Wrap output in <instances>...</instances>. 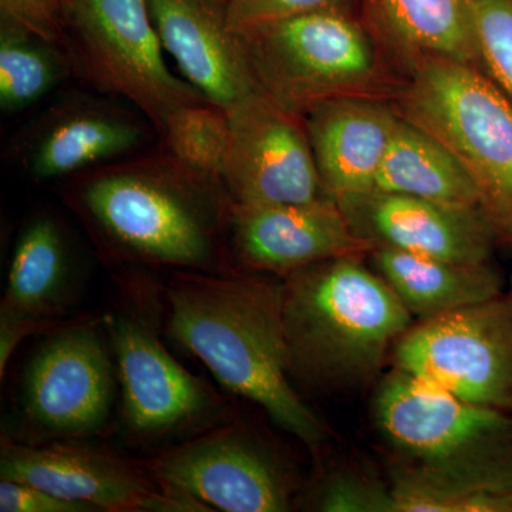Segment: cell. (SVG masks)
Here are the masks:
<instances>
[{"label":"cell","mask_w":512,"mask_h":512,"mask_svg":"<svg viewBox=\"0 0 512 512\" xmlns=\"http://www.w3.org/2000/svg\"><path fill=\"white\" fill-rule=\"evenodd\" d=\"M0 478L36 485L99 511H211L198 501L165 491L144 464L136 466L110 451L72 440L30 446L3 437Z\"/></svg>","instance_id":"cell-13"},{"label":"cell","mask_w":512,"mask_h":512,"mask_svg":"<svg viewBox=\"0 0 512 512\" xmlns=\"http://www.w3.org/2000/svg\"><path fill=\"white\" fill-rule=\"evenodd\" d=\"M73 73L63 47L0 22V109H29Z\"/></svg>","instance_id":"cell-23"},{"label":"cell","mask_w":512,"mask_h":512,"mask_svg":"<svg viewBox=\"0 0 512 512\" xmlns=\"http://www.w3.org/2000/svg\"><path fill=\"white\" fill-rule=\"evenodd\" d=\"M64 52L74 76L126 100L157 136L175 110L207 100L165 63L148 0H64Z\"/></svg>","instance_id":"cell-7"},{"label":"cell","mask_w":512,"mask_h":512,"mask_svg":"<svg viewBox=\"0 0 512 512\" xmlns=\"http://www.w3.org/2000/svg\"><path fill=\"white\" fill-rule=\"evenodd\" d=\"M377 45L406 73L426 59H450L481 70L468 0H365Z\"/></svg>","instance_id":"cell-19"},{"label":"cell","mask_w":512,"mask_h":512,"mask_svg":"<svg viewBox=\"0 0 512 512\" xmlns=\"http://www.w3.org/2000/svg\"><path fill=\"white\" fill-rule=\"evenodd\" d=\"M148 6L165 52L205 99L229 109L261 90L229 28L227 0H148Z\"/></svg>","instance_id":"cell-17"},{"label":"cell","mask_w":512,"mask_h":512,"mask_svg":"<svg viewBox=\"0 0 512 512\" xmlns=\"http://www.w3.org/2000/svg\"><path fill=\"white\" fill-rule=\"evenodd\" d=\"M103 316L56 326L30 357L22 386L26 419L47 436L99 433L114 402V366Z\"/></svg>","instance_id":"cell-11"},{"label":"cell","mask_w":512,"mask_h":512,"mask_svg":"<svg viewBox=\"0 0 512 512\" xmlns=\"http://www.w3.org/2000/svg\"><path fill=\"white\" fill-rule=\"evenodd\" d=\"M360 256L328 259L281 282L289 375L320 390L375 379L413 316Z\"/></svg>","instance_id":"cell-4"},{"label":"cell","mask_w":512,"mask_h":512,"mask_svg":"<svg viewBox=\"0 0 512 512\" xmlns=\"http://www.w3.org/2000/svg\"><path fill=\"white\" fill-rule=\"evenodd\" d=\"M394 93L400 116L427 131L466 168L485 214L512 244V103L476 66L414 64Z\"/></svg>","instance_id":"cell-5"},{"label":"cell","mask_w":512,"mask_h":512,"mask_svg":"<svg viewBox=\"0 0 512 512\" xmlns=\"http://www.w3.org/2000/svg\"><path fill=\"white\" fill-rule=\"evenodd\" d=\"M165 491L211 511L285 512L293 484L282 461L244 424L201 433L144 464Z\"/></svg>","instance_id":"cell-10"},{"label":"cell","mask_w":512,"mask_h":512,"mask_svg":"<svg viewBox=\"0 0 512 512\" xmlns=\"http://www.w3.org/2000/svg\"><path fill=\"white\" fill-rule=\"evenodd\" d=\"M227 111L229 144L222 181L234 204H302L328 197L303 114L286 109L262 90Z\"/></svg>","instance_id":"cell-12"},{"label":"cell","mask_w":512,"mask_h":512,"mask_svg":"<svg viewBox=\"0 0 512 512\" xmlns=\"http://www.w3.org/2000/svg\"><path fill=\"white\" fill-rule=\"evenodd\" d=\"M0 18L64 49V0H0Z\"/></svg>","instance_id":"cell-28"},{"label":"cell","mask_w":512,"mask_h":512,"mask_svg":"<svg viewBox=\"0 0 512 512\" xmlns=\"http://www.w3.org/2000/svg\"><path fill=\"white\" fill-rule=\"evenodd\" d=\"M259 89L286 109L306 113L340 97L396 93L366 25L343 6L238 33Z\"/></svg>","instance_id":"cell-6"},{"label":"cell","mask_w":512,"mask_h":512,"mask_svg":"<svg viewBox=\"0 0 512 512\" xmlns=\"http://www.w3.org/2000/svg\"><path fill=\"white\" fill-rule=\"evenodd\" d=\"M332 198L302 204L234 205L229 235L231 262L248 271L284 276L345 255H366Z\"/></svg>","instance_id":"cell-16"},{"label":"cell","mask_w":512,"mask_h":512,"mask_svg":"<svg viewBox=\"0 0 512 512\" xmlns=\"http://www.w3.org/2000/svg\"><path fill=\"white\" fill-rule=\"evenodd\" d=\"M76 266L63 225L49 214L33 218L20 232L10 262L0 319L55 329L74 298Z\"/></svg>","instance_id":"cell-20"},{"label":"cell","mask_w":512,"mask_h":512,"mask_svg":"<svg viewBox=\"0 0 512 512\" xmlns=\"http://www.w3.org/2000/svg\"><path fill=\"white\" fill-rule=\"evenodd\" d=\"M0 511L2 512H93V505L67 500L15 480H0Z\"/></svg>","instance_id":"cell-29"},{"label":"cell","mask_w":512,"mask_h":512,"mask_svg":"<svg viewBox=\"0 0 512 512\" xmlns=\"http://www.w3.org/2000/svg\"><path fill=\"white\" fill-rule=\"evenodd\" d=\"M481 70L512 103V0H468Z\"/></svg>","instance_id":"cell-25"},{"label":"cell","mask_w":512,"mask_h":512,"mask_svg":"<svg viewBox=\"0 0 512 512\" xmlns=\"http://www.w3.org/2000/svg\"><path fill=\"white\" fill-rule=\"evenodd\" d=\"M156 128L136 109L90 96L50 107L16 146L19 165L37 183L59 181L150 147Z\"/></svg>","instance_id":"cell-14"},{"label":"cell","mask_w":512,"mask_h":512,"mask_svg":"<svg viewBox=\"0 0 512 512\" xmlns=\"http://www.w3.org/2000/svg\"><path fill=\"white\" fill-rule=\"evenodd\" d=\"M312 510L325 512H394L392 488L355 473H335L313 494Z\"/></svg>","instance_id":"cell-26"},{"label":"cell","mask_w":512,"mask_h":512,"mask_svg":"<svg viewBox=\"0 0 512 512\" xmlns=\"http://www.w3.org/2000/svg\"><path fill=\"white\" fill-rule=\"evenodd\" d=\"M320 180L332 200L370 191L400 114L380 97H340L303 113Z\"/></svg>","instance_id":"cell-18"},{"label":"cell","mask_w":512,"mask_h":512,"mask_svg":"<svg viewBox=\"0 0 512 512\" xmlns=\"http://www.w3.org/2000/svg\"><path fill=\"white\" fill-rule=\"evenodd\" d=\"M59 194L106 264L232 271L235 204L224 181L161 143L64 178Z\"/></svg>","instance_id":"cell-1"},{"label":"cell","mask_w":512,"mask_h":512,"mask_svg":"<svg viewBox=\"0 0 512 512\" xmlns=\"http://www.w3.org/2000/svg\"><path fill=\"white\" fill-rule=\"evenodd\" d=\"M165 330L228 389L309 448L326 429L291 383L281 282L242 272L173 271L163 286Z\"/></svg>","instance_id":"cell-2"},{"label":"cell","mask_w":512,"mask_h":512,"mask_svg":"<svg viewBox=\"0 0 512 512\" xmlns=\"http://www.w3.org/2000/svg\"><path fill=\"white\" fill-rule=\"evenodd\" d=\"M392 356L396 369L467 402L512 413V302L503 295L419 320Z\"/></svg>","instance_id":"cell-9"},{"label":"cell","mask_w":512,"mask_h":512,"mask_svg":"<svg viewBox=\"0 0 512 512\" xmlns=\"http://www.w3.org/2000/svg\"><path fill=\"white\" fill-rule=\"evenodd\" d=\"M357 238L370 248H392L463 264H487L497 228L481 208H456L365 191L336 200Z\"/></svg>","instance_id":"cell-15"},{"label":"cell","mask_w":512,"mask_h":512,"mask_svg":"<svg viewBox=\"0 0 512 512\" xmlns=\"http://www.w3.org/2000/svg\"><path fill=\"white\" fill-rule=\"evenodd\" d=\"M510 299H511V302H512V298H510Z\"/></svg>","instance_id":"cell-30"},{"label":"cell","mask_w":512,"mask_h":512,"mask_svg":"<svg viewBox=\"0 0 512 512\" xmlns=\"http://www.w3.org/2000/svg\"><path fill=\"white\" fill-rule=\"evenodd\" d=\"M117 282V302L103 319L116 359L127 430L137 439L153 441L208 419L220 400L165 348L160 292L143 276L128 275Z\"/></svg>","instance_id":"cell-8"},{"label":"cell","mask_w":512,"mask_h":512,"mask_svg":"<svg viewBox=\"0 0 512 512\" xmlns=\"http://www.w3.org/2000/svg\"><path fill=\"white\" fill-rule=\"evenodd\" d=\"M373 419L399 460L394 512H443L473 491H512L511 413L394 367L377 387Z\"/></svg>","instance_id":"cell-3"},{"label":"cell","mask_w":512,"mask_h":512,"mask_svg":"<svg viewBox=\"0 0 512 512\" xmlns=\"http://www.w3.org/2000/svg\"><path fill=\"white\" fill-rule=\"evenodd\" d=\"M342 3L343 0H227L228 25L238 35L318 10L338 8Z\"/></svg>","instance_id":"cell-27"},{"label":"cell","mask_w":512,"mask_h":512,"mask_svg":"<svg viewBox=\"0 0 512 512\" xmlns=\"http://www.w3.org/2000/svg\"><path fill=\"white\" fill-rule=\"evenodd\" d=\"M370 264L413 318L427 320L501 296V278L490 262L463 264L372 248Z\"/></svg>","instance_id":"cell-21"},{"label":"cell","mask_w":512,"mask_h":512,"mask_svg":"<svg viewBox=\"0 0 512 512\" xmlns=\"http://www.w3.org/2000/svg\"><path fill=\"white\" fill-rule=\"evenodd\" d=\"M372 190L484 210L466 168L440 141L402 116Z\"/></svg>","instance_id":"cell-22"},{"label":"cell","mask_w":512,"mask_h":512,"mask_svg":"<svg viewBox=\"0 0 512 512\" xmlns=\"http://www.w3.org/2000/svg\"><path fill=\"white\" fill-rule=\"evenodd\" d=\"M158 137L181 163L222 180L229 144L227 109L208 100L187 104L171 114Z\"/></svg>","instance_id":"cell-24"}]
</instances>
